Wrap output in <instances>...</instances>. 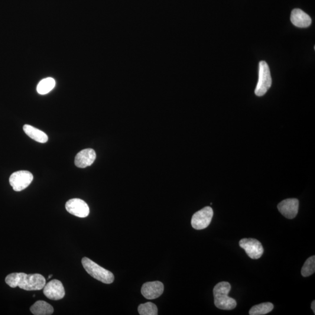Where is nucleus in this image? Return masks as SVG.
<instances>
[{"label":"nucleus","instance_id":"11","mask_svg":"<svg viewBox=\"0 0 315 315\" xmlns=\"http://www.w3.org/2000/svg\"><path fill=\"white\" fill-rule=\"evenodd\" d=\"M164 284L160 281L146 282L141 288V294L148 300H154L163 293Z\"/></svg>","mask_w":315,"mask_h":315},{"label":"nucleus","instance_id":"15","mask_svg":"<svg viewBox=\"0 0 315 315\" xmlns=\"http://www.w3.org/2000/svg\"><path fill=\"white\" fill-rule=\"evenodd\" d=\"M30 310L35 315H50L54 312L53 307L44 301L36 302L31 307Z\"/></svg>","mask_w":315,"mask_h":315},{"label":"nucleus","instance_id":"13","mask_svg":"<svg viewBox=\"0 0 315 315\" xmlns=\"http://www.w3.org/2000/svg\"><path fill=\"white\" fill-rule=\"evenodd\" d=\"M291 21L295 27L304 28L310 27L312 23V19L307 13L297 8L291 12Z\"/></svg>","mask_w":315,"mask_h":315},{"label":"nucleus","instance_id":"20","mask_svg":"<svg viewBox=\"0 0 315 315\" xmlns=\"http://www.w3.org/2000/svg\"><path fill=\"white\" fill-rule=\"evenodd\" d=\"M312 310L314 311V314H315V301H314L311 304Z\"/></svg>","mask_w":315,"mask_h":315},{"label":"nucleus","instance_id":"18","mask_svg":"<svg viewBox=\"0 0 315 315\" xmlns=\"http://www.w3.org/2000/svg\"><path fill=\"white\" fill-rule=\"evenodd\" d=\"M315 271V256H311L308 258L301 270V274L305 277H309Z\"/></svg>","mask_w":315,"mask_h":315},{"label":"nucleus","instance_id":"5","mask_svg":"<svg viewBox=\"0 0 315 315\" xmlns=\"http://www.w3.org/2000/svg\"><path fill=\"white\" fill-rule=\"evenodd\" d=\"M34 180L33 175L27 171L14 172L9 178V183L15 191H21L28 187Z\"/></svg>","mask_w":315,"mask_h":315},{"label":"nucleus","instance_id":"14","mask_svg":"<svg viewBox=\"0 0 315 315\" xmlns=\"http://www.w3.org/2000/svg\"><path fill=\"white\" fill-rule=\"evenodd\" d=\"M23 130L26 135L36 141L45 143L48 141V136L46 134L33 126L25 125L23 127Z\"/></svg>","mask_w":315,"mask_h":315},{"label":"nucleus","instance_id":"9","mask_svg":"<svg viewBox=\"0 0 315 315\" xmlns=\"http://www.w3.org/2000/svg\"><path fill=\"white\" fill-rule=\"evenodd\" d=\"M44 293L47 298L51 300H60L65 296V290L62 282L59 280H53L45 284Z\"/></svg>","mask_w":315,"mask_h":315},{"label":"nucleus","instance_id":"21","mask_svg":"<svg viewBox=\"0 0 315 315\" xmlns=\"http://www.w3.org/2000/svg\"><path fill=\"white\" fill-rule=\"evenodd\" d=\"M52 277V275H50L48 276V278H50Z\"/></svg>","mask_w":315,"mask_h":315},{"label":"nucleus","instance_id":"19","mask_svg":"<svg viewBox=\"0 0 315 315\" xmlns=\"http://www.w3.org/2000/svg\"><path fill=\"white\" fill-rule=\"evenodd\" d=\"M138 311L141 315H157L158 308L156 305L152 303H147L139 305Z\"/></svg>","mask_w":315,"mask_h":315},{"label":"nucleus","instance_id":"1","mask_svg":"<svg viewBox=\"0 0 315 315\" xmlns=\"http://www.w3.org/2000/svg\"><path fill=\"white\" fill-rule=\"evenodd\" d=\"M5 282L9 287H18L26 291L42 290L46 284V280L40 274H27L24 272H14L6 276Z\"/></svg>","mask_w":315,"mask_h":315},{"label":"nucleus","instance_id":"16","mask_svg":"<svg viewBox=\"0 0 315 315\" xmlns=\"http://www.w3.org/2000/svg\"><path fill=\"white\" fill-rule=\"evenodd\" d=\"M56 86V82L53 78L48 77L40 81L37 86V91L41 95H45L50 92Z\"/></svg>","mask_w":315,"mask_h":315},{"label":"nucleus","instance_id":"10","mask_svg":"<svg viewBox=\"0 0 315 315\" xmlns=\"http://www.w3.org/2000/svg\"><path fill=\"white\" fill-rule=\"evenodd\" d=\"M279 212L288 219H293L298 213L299 201L297 199H288L278 204Z\"/></svg>","mask_w":315,"mask_h":315},{"label":"nucleus","instance_id":"3","mask_svg":"<svg viewBox=\"0 0 315 315\" xmlns=\"http://www.w3.org/2000/svg\"><path fill=\"white\" fill-rule=\"evenodd\" d=\"M82 264L86 271L96 280L105 284H111L114 281V275L88 258L82 259Z\"/></svg>","mask_w":315,"mask_h":315},{"label":"nucleus","instance_id":"8","mask_svg":"<svg viewBox=\"0 0 315 315\" xmlns=\"http://www.w3.org/2000/svg\"><path fill=\"white\" fill-rule=\"evenodd\" d=\"M66 209L68 212L80 218H85L90 214L89 206L85 201L80 199L68 201L66 204Z\"/></svg>","mask_w":315,"mask_h":315},{"label":"nucleus","instance_id":"7","mask_svg":"<svg viewBox=\"0 0 315 315\" xmlns=\"http://www.w3.org/2000/svg\"><path fill=\"white\" fill-rule=\"evenodd\" d=\"M239 246L244 249L246 254L252 259H258L264 254V249L258 240L244 238L239 241Z\"/></svg>","mask_w":315,"mask_h":315},{"label":"nucleus","instance_id":"6","mask_svg":"<svg viewBox=\"0 0 315 315\" xmlns=\"http://www.w3.org/2000/svg\"><path fill=\"white\" fill-rule=\"evenodd\" d=\"M212 207H206L194 214L191 219V224L195 229L201 230L207 228L210 225L213 217Z\"/></svg>","mask_w":315,"mask_h":315},{"label":"nucleus","instance_id":"4","mask_svg":"<svg viewBox=\"0 0 315 315\" xmlns=\"http://www.w3.org/2000/svg\"><path fill=\"white\" fill-rule=\"evenodd\" d=\"M271 84L272 79L268 64L266 61H262L259 63V80L255 90L256 95L264 96L271 87Z\"/></svg>","mask_w":315,"mask_h":315},{"label":"nucleus","instance_id":"17","mask_svg":"<svg viewBox=\"0 0 315 315\" xmlns=\"http://www.w3.org/2000/svg\"><path fill=\"white\" fill-rule=\"evenodd\" d=\"M274 305L270 303H265L253 306L249 311L251 315H263L270 313L273 310Z\"/></svg>","mask_w":315,"mask_h":315},{"label":"nucleus","instance_id":"12","mask_svg":"<svg viewBox=\"0 0 315 315\" xmlns=\"http://www.w3.org/2000/svg\"><path fill=\"white\" fill-rule=\"evenodd\" d=\"M95 151L91 148H87L81 151L75 158V165L78 168H85L90 166L96 160Z\"/></svg>","mask_w":315,"mask_h":315},{"label":"nucleus","instance_id":"2","mask_svg":"<svg viewBox=\"0 0 315 315\" xmlns=\"http://www.w3.org/2000/svg\"><path fill=\"white\" fill-rule=\"evenodd\" d=\"M230 288L229 282L225 281L219 282L214 288V304L219 309L232 310L236 307V301L228 295Z\"/></svg>","mask_w":315,"mask_h":315}]
</instances>
